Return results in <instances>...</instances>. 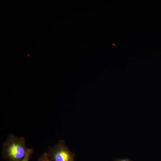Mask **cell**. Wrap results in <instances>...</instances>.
Returning <instances> with one entry per match:
<instances>
[{
	"instance_id": "cell-3",
	"label": "cell",
	"mask_w": 161,
	"mask_h": 161,
	"mask_svg": "<svg viewBox=\"0 0 161 161\" xmlns=\"http://www.w3.org/2000/svg\"><path fill=\"white\" fill-rule=\"evenodd\" d=\"M37 161H52L47 152L44 153L38 158Z\"/></svg>"
},
{
	"instance_id": "cell-4",
	"label": "cell",
	"mask_w": 161,
	"mask_h": 161,
	"mask_svg": "<svg viewBox=\"0 0 161 161\" xmlns=\"http://www.w3.org/2000/svg\"><path fill=\"white\" fill-rule=\"evenodd\" d=\"M33 150L32 148H29L28 151L24 158L20 161H29L30 157L32 154Z\"/></svg>"
},
{
	"instance_id": "cell-5",
	"label": "cell",
	"mask_w": 161,
	"mask_h": 161,
	"mask_svg": "<svg viewBox=\"0 0 161 161\" xmlns=\"http://www.w3.org/2000/svg\"><path fill=\"white\" fill-rule=\"evenodd\" d=\"M114 161H132V160L127 158L118 159L114 160Z\"/></svg>"
},
{
	"instance_id": "cell-1",
	"label": "cell",
	"mask_w": 161,
	"mask_h": 161,
	"mask_svg": "<svg viewBox=\"0 0 161 161\" xmlns=\"http://www.w3.org/2000/svg\"><path fill=\"white\" fill-rule=\"evenodd\" d=\"M25 139L10 134L1 147L2 158L7 161H20L25 157L29 148L26 145Z\"/></svg>"
},
{
	"instance_id": "cell-2",
	"label": "cell",
	"mask_w": 161,
	"mask_h": 161,
	"mask_svg": "<svg viewBox=\"0 0 161 161\" xmlns=\"http://www.w3.org/2000/svg\"><path fill=\"white\" fill-rule=\"evenodd\" d=\"M48 156L52 161H74V155L64 140H59L54 146L49 148Z\"/></svg>"
}]
</instances>
